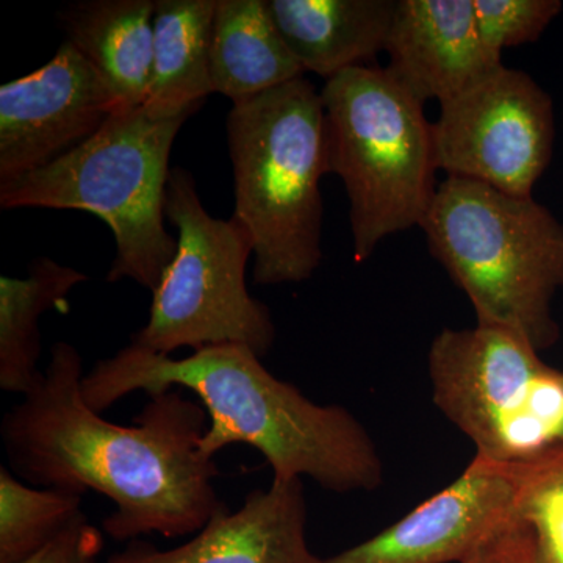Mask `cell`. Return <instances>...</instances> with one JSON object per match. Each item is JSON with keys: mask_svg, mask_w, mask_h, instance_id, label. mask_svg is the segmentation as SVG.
<instances>
[{"mask_svg": "<svg viewBox=\"0 0 563 563\" xmlns=\"http://www.w3.org/2000/svg\"><path fill=\"white\" fill-rule=\"evenodd\" d=\"M195 113L152 120L140 107L113 114L76 150L0 184V207L96 214L117 242L107 280L132 279L154 292L177 252V240L165 228L169 155L181 125Z\"/></svg>", "mask_w": 563, "mask_h": 563, "instance_id": "5b68a950", "label": "cell"}, {"mask_svg": "<svg viewBox=\"0 0 563 563\" xmlns=\"http://www.w3.org/2000/svg\"><path fill=\"white\" fill-rule=\"evenodd\" d=\"M517 463L474 457L461 477L412 512L321 563H463L518 523Z\"/></svg>", "mask_w": 563, "mask_h": 563, "instance_id": "8fae6325", "label": "cell"}, {"mask_svg": "<svg viewBox=\"0 0 563 563\" xmlns=\"http://www.w3.org/2000/svg\"><path fill=\"white\" fill-rule=\"evenodd\" d=\"M385 54L399 87L440 106L503 66L481 40L474 0H398Z\"/></svg>", "mask_w": 563, "mask_h": 563, "instance_id": "7c38bea8", "label": "cell"}, {"mask_svg": "<svg viewBox=\"0 0 563 563\" xmlns=\"http://www.w3.org/2000/svg\"><path fill=\"white\" fill-rule=\"evenodd\" d=\"M484 46L501 58L507 47L537 43L561 14V0H474Z\"/></svg>", "mask_w": 563, "mask_h": 563, "instance_id": "44dd1931", "label": "cell"}, {"mask_svg": "<svg viewBox=\"0 0 563 563\" xmlns=\"http://www.w3.org/2000/svg\"><path fill=\"white\" fill-rule=\"evenodd\" d=\"M217 0H157L150 90L143 109L172 120L201 109L213 95L210 36Z\"/></svg>", "mask_w": 563, "mask_h": 563, "instance_id": "e0dca14e", "label": "cell"}, {"mask_svg": "<svg viewBox=\"0 0 563 563\" xmlns=\"http://www.w3.org/2000/svg\"><path fill=\"white\" fill-rule=\"evenodd\" d=\"M84 495L25 485L0 466V563H20L84 517Z\"/></svg>", "mask_w": 563, "mask_h": 563, "instance_id": "d6986e66", "label": "cell"}, {"mask_svg": "<svg viewBox=\"0 0 563 563\" xmlns=\"http://www.w3.org/2000/svg\"><path fill=\"white\" fill-rule=\"evenodd\" d=\"M463 563H537L531 533L525 525L515 523Z\"/></svg>", "mask_w": 563, "mask_h": 563, "instance_id": "603a6c76", "label": "cell"}, {"mask_svg": "<svg viewBox=\"0 0 563 563\" xmlns=\"http://www.w3.org/2000/svg\"><path fill=\"white\" fill-rule=\"evenodd\" d=\"M515 515L531 533L537 563H563V442L517 463Z\"/></svg>", "mask_w": 563, "mask_h": 563, "instance_id": "ffe728a7", "label": "cell"}, {"mask_svg": "<svg viewBox=\"0 0 563 563\" xmlns=\"http://www.w3.org/2000/svg\"><path fill=\"white\" fill-rule=\"evenodd\" d=\"M84 376L79 351L55 343L38 383L3 415L11 472L33 487L107 496L114 510L102 528L117 542L198 533L228 509L213 484L220 470L201 451L203 406L173 388L151 396L135 424H114L85 402Z\"/></svg>", "mask_w": 563, "mask_h": 563, "instance_id": "6da1fadb", "label": "cell"}, {"mask_svg": "<svg viewBox=\"0 0 563 563\" xmlns=\"http://www.w3.org/2000/svg\"><path fill=\"white\" fill-rule=\"evenodd\" d=\"M102 548V532L84 515L46 547L20 563H99Z\"/></svg>", "mask_w": 563, "mask_h": 563, "instance_id": "7402d4cb", "label": "cell"}, {"mask_svg": "<svg viewBox=\"0 0 563 563\" xmlns=\"http://www.w3.org/2000/svg\"><path fill=\"white\" fill-rule=\"evenodd\" d=\"M190 390L209 415L201 440L207 459L246 444L272 465L274 481L310 477L325 490L372 492L384 483L373 437L342 406H321L277 379L239 343H222L177 358L128 344L85 374L81 395L102 413L133 391Z\"/></svg>", "mask_w": 563, "mask_h": 563, "instance_id": "7a4b0ae2", "label": "cell"}, {"mask_svg": "<svg viewBox=\"0 0 563 563\" xmlns=\"http://www.w3.org/2000/svg\"><path fill=\"white\" fill-rule=\"evenodd\" d=\"M437 409L476 446V457L521 463L563 442V369L528 340L477 324L443 329L429 350Z\"/></svg>", "mask_w": 563, "mask_h": 563, "instance_id": "ba28073f", "label": "cell"}, {"mask_svg": "<svg viewBox=\"0 0 563 563\" xmlns=\"http://www.w3.org/2000/svg\"><path fill=\"white\" fill-rule=\"evenodd\" d=\"M553 99L525 70L496 69L440 106L433 122L439 172L532 198L553 161Z\"/></svg>", "mask_w": 563, "mask_h": 563, "instance_id": "9c48e42d", "label": "cell"}, {"mask_svg": "<svg viewBox=\"0 0 563 563\" xmlns=\"http://www.w3.org/2000/svg\"><path fill=\"white\" fill-rule=\"evenodd\" d=\"M154 14L152 0H80L60 11L69 43L109 84L120 113L146 102Z\"/></svg>", "mask_w": 563, "mask_h": 563, "instance_id": "9a60e30c", "label": "cell"}, {"mask_svg": "<svg viewBox=\"0 0 563 563\" xmlns=\"http://www.w3.org/2000/svg\"><path fill=\"white\" fill-rule=\"evenodd\" d=\"M213 92L233 106L303 77L266 0H217L210 36Z\"/></svg>", "mask_w": 563, "mask_h": 563, "instance_id": "2e32d148", "label": "cell"}, {"mask_svg": "<svg viewBox=\"0 0 563 563\" xmlns=\"http://www.w3.org/2000/svg\"><path fill=\"white\" fill-rule=\"evenodd\" d=\"M233 218L250 232L258 285L309 280L322 261L329 173L321 91L301 77L232 107Z\"/></svg>", "mask_w": 563, "mask_h": 563, "instance_id": "3957f363", "label": "cell"}, {"mask_svg": "<svg viewBox=\"0 0 563 563\" xmlns=\"http://www.w3.org/2000/svg\"><path fill=\"white\" fill-rule=\"evenodd\" d=\"M421 229L432 257L472 302L477 324L507 329L540 352L558 342L563 224L547 206L446 177Z\"/></svg>", "mask_w": 563, "mask_h": 563, "instance_id": "277c9868", "label": "cell"}, {"mask_svg": "<svg viewBox=\"0 0 563 563\" xmlns=\"http://www.w3.org/2000/svg\"><path fill=\"white\" fill-rule=\"evenodd\" d=\"M302 479L274 481L252 490L236 512L221 510L190 542L158 550L132 540L102 563H321L306 537Z\"/></svg>", "mask_w": 563, "mask_h": 563, "instance_id": "4fadbf2b", "label": "cell"}, {"mask_svg": "<svg viewBox=\"0 0 563 563\" xmlns=\"http://www.w3.org/2000/svg\"><path fill=\"white\" fill-rule=\"evenodd\" d=\"M117 113L109 84L66 41L43 68L0 88V184L76 150Z\"/></svg>", "mask_w": 563, "mask_h": 563, "instance_id": "30bf717a", "label": "cell"}, {"mask_svg": "<svg viewBox=\"0 0 563 563\" xmlns=\"http://www.w3.org/2000/svg\"><path fill=\"white\" fill-rule=\"evenodd\" d=\"M87 274L49 257L32 263L27 277H0V388L24 396L41 377L40 318L68 307V296Z\"/></svg>", "mask_w": 563, "mask_h": 563, "instance_id": "ac0fdd59", "label": "cell"}, {"mask_svg": "<svg viewBox=\"0 0 563 563\" xmlns=\"http://www.w3.org/2000/svg\"><path fill=\"white\" fill-rule=\"evenodd\" d=\"M165 217L179 232L176 257L152 292L150 320L131 343L165 355L180 347L239 343L265 357L276 325L268 307L246 287L254 255L250 232L233 217H211L191 174L180 166L169 173Z\"/></svg>", "mask_w": 563, "mask_h": 563, "instance_id": "52a82bcc", "label": "cell"}, {"mask_svg": "<svg viewBox=\"0 0 563 563\" xmlns=\"http://www.w3.org/2000/svg\"><path fill=\"white\" fill-rule=\"evenodd\" d=\"M329 173L342 179L355 262L395 233L421 228L437 188L433 122L379 66H358L321 90Z\"/></svg>", "mask_w": 563, "mask_h": 563, "instance_id": "8992f818", "label": "cell"}, {"mask_svg": "<svg viewBox=\"0 0 563 563\" xmlns=\"http://www.w3.org/2000/svg\"><path fill=\"white\" fill-rule=\"evenodd\" d=\"M303 73L331 80L372 66L387 47L398 0H266Z\"/></svg>", "mask_w": 563, "mask_h": 563, "instance_id": "5bb4252c", "label": "cell"}]
</instances>
